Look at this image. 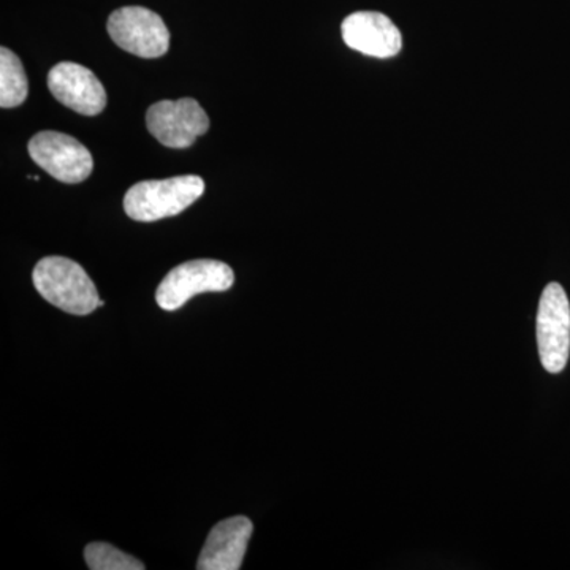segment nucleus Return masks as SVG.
<instances>
[{"label": "nucleus", "instance_id": "9", "mask_svg": "<svg viewBox=\"0 0 570 570\" xmlns=\"http://www.w3.org/2000/svg\"><path fill=\"white\" fill-rule=\"evenodd\" d=\"M341 33L348 48L371 58H393L403 48L400 29L379 11H356L348 14L341 26Z\"/></svg>", "mask_w": 570, "mask_h": 570}, {"label": "nucleus", "instance_id": "2", "mask_svg": "<svg viewBox=\"0 0 570 570\" xmlns=\"http://www.w3.org/2000/svg\"><path fill=\"white\" fill-rule=\"evenodd\" d=\"M205 193L200 176L184 175L135 184L124 197V209L137 223H156L178 216Z\"/></svg>", "mask_w": 570, "mask_h": 570}, {"label": "nucleus", "instance_id": "12", "mask_svg": "<svg viewBox=\"0 0 570 570\" xmlns=\"http://www.w3.org/2000/svg\"><path fill=\"white\" fill-rule=\"evenodd\" d=\"M85 560L91 570H142L145 564L116 549L110 543L94 542L85 549Z\"/></svg>", "mask_w": 570, "mask_h": 570}, {"label": "nucleus", "instance_id": "1", "mask_svg": "<svg viewBox=\"0 0 570 570\" xmlns=\"http://www.w3.org/2000/svg\"><path fill=\"white\" fill-rule=\"evenodd\" d=\"M37 292L52 306L73 316H88L100 307L99 292L88 273L66 257H45L32 273Z\"/></svg>", "mask_w": 570, "mask_h": 570}, {"label": "nucleus", "instance_id": "10", "mask_svg": "<svg viewBox=\"0 0 570 570\" xmlns=\"http://www.w3.org/2000/svg\"><path fill=\"white\" fill-rule=\"evenodd\" d=\"M253 521L247 517H232L217 523L206 539L198 558V570H238L253 535Z\"/></svg>", "mask_w": 570, "mask_h": 570}, {"label": "nucleus", "instance_id": "11", "mask_svg": "<svg viewBox=\"0 0 570 570\" xmlns=\"http://www.w3.org/2000/svg\"><path fill=\"white\" fill-rule=\"evenodd\" d=\"M29 82L22 62L13 51L0 50V107H20L28 99Z\"/></svg>", "mask_w": 570, "mask_h": 570}, {"label": "nucleus", "instance_id": "6", "mask_svg": "<svg viewBox=\"0 0 570 570\" xmlns=\"http://www.w3.org/2000/svg\"><path fill=\"white\" fill-rule=\"evenodd\" d=\"M28 149L33 163L58 181L78 184L92 174L91 153L70 135L43 130L31 138Z\"/></svg>", "mask_w": 570, "mask_h": 570}, {"label": "nucleus", "instance_id": "5", "mask_svg": "<svg viewBox=\"0 0 570 570\" xmlns=\"http://www.w3.org/2000/svg\"><path fill=\"white\" fill-rule=\"evenodd\" d=\"M540 362L551 374L561 373L570 354V303L564 288L550 283L540 296L538 313Z\"/></svg>", "mask_w": 570, "mask_h": 570}, {"label": "nucleus", "instance_id": "7", "mask_svg": "<svg viewBox=\"0 0 570 570\" xmlns=\"http://www.w3.org/2000/svg\"><path fill=\"white\" fill-rule=\"evenodd\" d=\"M146 126L153 137L167 148L184 149L208 132L209 118L197 100H163L146 111Z\"/></svg>", "mask_w": 570, "mask_h": 570}, {"label": "nucleus", "instance_id": "3", "mask_svg": "<svg viewBox=\"0 0 570 570\" xmlns=\"http://www.w3.org/2000/svg\"><path fill=\"white\" fill-rule=\"evenodd\" d=\"M235 283V273L219 261H190L178 265L164 277L156 292L157 305L164 311H176L195 295L225 292Z\"/></svg>", "mask_w": 570, "mask_h": 570}, {"label": "nucleus", "instance_id": "8", "mask_svg": "<svg viewBox=\"0 0 570 570\" xmlns=\"http://www.w3.org/2000/svg\"><path fill=\"white\" fill-rule=\"evenodd\" d=\"M48 89L56 100L85 116L100 115L107 107V91L91 70L75 62H61L48 73Z\"/></svg>", "mask_w": 570, "mask_h": 570}, {"label": "nucleus", "instance_id": "4", "mask_svg": "<svg viewBox=\"0 0 570 570\" xmlns=\"http://www.w3.org/2000/svg\"><path fill=\"white\" fill-rule=\"evenodd\" d=\"M107 29L121 50L138 58H163L170 48V32L163 18L145 7H122L112 11Z\"/></svg>", "mask_w": 570, "mask_h": 570}]
</instances>
